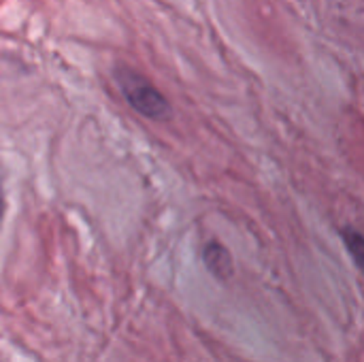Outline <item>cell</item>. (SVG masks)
Wrapping results in <instances>:
<instances>
[{"label": "cell", "instance_id": "6da1fadb", "mask_svg": "<svg viewBox=\"0 0 364 362\" xmlns=\"http://www.w3.org/2000/svg\"><path fill=\"white\" fill-rule=\"evenodd\" d=\"M119 92L130 102V107L147 119H166L171 117V105L164 94L139 70L130 66H115L113 70Z\"/></svg>", "mask_w": 364, "mask_h": 362}, {"label": "cell", "instance_id": "7a4b0ae2", "mask_svg": "<svg viewBox=\"0 0 364 362\" xmlns=\"http://www.w3.org/2000/svg\"><path fill=\"white\" fill-rule=\"evenodd\" d=\"M203 260H205V267L209 269V273L213 277H218L220 282L230 280L232 273H235V265H232L230 252L222 243H218V241L205 243V247H203Z\"/></svg>", "mask_w": 364, "mask_h": 362}, {"label": "cell", "instance_id": "3957f363", "mask_svg": "<svg viewBox=\"0 0 364 362\" xmlns=\"http://www.w3.org/2000/svg\"><path fill=\"white\" fill-rule=\"evenodd\" d=\"M341 237L346 241V247H348L350 256L354 258L356 267L360 269V273L364 275V235L346 226V228H341Z\"/></svg>", "mask_w": 364, "mask_h": 362}]
</instances>
